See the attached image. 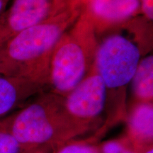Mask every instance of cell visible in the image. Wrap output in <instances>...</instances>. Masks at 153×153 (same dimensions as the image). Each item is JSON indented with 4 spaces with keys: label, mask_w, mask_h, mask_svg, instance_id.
Returning <instances> with one entry per match:
<instances>
[{
    "label": "cell",
    "mask_w": 153,
    "mask_h": 153,
    "mask_svg": "<svg viewBox=\"0 0 153 153\" xmlns=\"http://www.w3.org/2000/svg\"><path fill=\"white\" fill-rule=\"evenodd\" d=\"M82 0L71 1L45 20L23 30L0 48V58L9 76L48 85L51 55L61 36L82 13Z\"/></svg>",
    "instance_id": "cell-1"
},
{
    "label": "cell",
    "mask_w": 153,
    "mask_h": 153,
    "mask_svg": "<svg viewBox=\"0 0 153 153\" xmlns=\"http://www.w3.org/2000/svg\"><path fill=\"white\" fill-rule=\"evenodd\" d=\"M98 45L94 27L82 11L51 55L48 85L55 92L68 94L85 77L94 62Z\"/></svg>",
    "instance_id": "cell-2"
},
{
    "label": "cell",
    "mask_w": 153,
    "mask_h": 153,
    "mask_svg": "<svg viewBox=\"0 0 153 153\" xmlns=\"http://www.w3.org/2000/svg\"><path fill=\"white\" fill-rule=\"evenodd\" d=\"M140 55V49L131 39L111 34L99 42L94 65L107 89H118L131 82Z\"/></svg>",
    "instance_id": "cell-3"
},
{
    "label": "cell",
    "mask_w": 153,
    "mask_h": 153,
    "mask_svg": "<svg viewBox=\"0 0 153 153\" xmlns=\"http://www.w3.org/2000/svg\"><path fill=\"white\" fill-rule=\"evenodd\" d=\"M65 108L59 110L56 104L43 101L25 107L12 118L7 129L19 144H36L48 140L53 136L55 126L71 121Z\"/></svg>",
    "instance_id": "cell-4"
},
{
    "label": "cell",
    "mask_w": 153,
    "mask_h": 153,
    "mask_svg": "<svg viewBox=\"0 0 153 153\" xmlns=\"http://www.w3.org/2000/svg\"><path fill=\"white\" fill-rule=\"evenodd\" d=\"M71 0H14L0 16V48L23 30L45 20Z\"/></svg>",
    "instance_id": "cell-5"
},
{
    "label": "cell",
    "mask_w": 153,
    "mask_h": 153,
    "mask_svg": "<svg viewBox=\"0 0 153 153\" xmlns=\"http://www.w3.org/2000/svg\"><path fill=\"white\" fill-rule=\"evenodd\" d=\"M107 88L94 65L85 78L67 94L65 108L74 120H89L104 108Z\"/></svg>",
    "instance_id": "cell-6"
},
{
    "label": "cell",
    "mask_w": 153,
    "mask_h": 153,
    "mask_svg": "<svg viewBox=\"0 0 153 153\" xmlns=\"http://www.w3.org/2000/svg\"><path fill=\"white\" fill-rule=\"evenodd\" d=\"M82 11L98 35L138 14L140 2V0H82Z\"/></svg>",
    "instance_id": "cell-7"
},
{
    "label": "cell",
    "mask_w": 153,
    "mask_h": 153,
    "mask_svg": "<svg viewBox=\"0 0 153 153\" xmlns=\"http://www.w3.org/2000/svg\"><path fill=\"white\" fill-rule=\"evenodd\" d=\"M43 87L23 76H0V116L11 111L23 99Z\"/></svg>",
    "instance_id": "cell-8"
},
{
    "label": "cell",
    "mask_w": 153,
    "mask_h": 153,
    "mask_svg": "<svg viewBox=\"0 0 153 153\" xmlns=\"http://www.w3.org/2000/svg\"><path fill=\"white\" fill-rule=\"evenodd\" d=\"M132 87L137 98L149 102L153 97V56L145 57L140 61L132 78Z\"/></svg>",
    "instance_id": "cell-9"
},
{
    "label": "cell",
    "mask_w": 153,
    "mask_h": 153,
    "mask_svg": "<svg viewBox=\"0 0 153 153\" xmlns=\"http://www.w3.org/2000/svg\"><path fill=\"white\" fill-rule=\"evenodd\" d=\"M130 126L134 133L143 138L153 135V108L150 102H143L134 108L130 118Z\"/></svg>",
    "instance_id": "cell-10"
},
{
    "label": "cell",
    "mask_w": 153,
    "mask_h": 153,
    "mask_svg": "<svg viewBox=\"0 0 153 153\" xmlns=\"http://www.w3.org/2000/svg\"><path fill=\"white\" fill-rule=\"evenodd\" d=\"M20 146L7 129L0 127V153H18Z\"/></svg>",
    "instance_id": "cell-11"
},
{
    "label": "cell",
    "mask_w": 153,
    "mask_h": 153,
    "mask_svg": "<svg viewBox=\"0 0 153 153\" xmlns=\"http://www.w3.org/2000/svg\"><path fill=\"white\" fill-rule=\"evenodd\" d=\"M140 11L148 20L153 19V0H140Z\"/></svg>",
    "instance_id": "cell-12"
},
{
    "label": "cell",
    "mask_w": 153,
    "mask_h": 153,
    "mask_svg": "<svg viewBox=\"0 0 153 153\" xmlns=\"http://www.w3.org/2000/svg\"><path fill=\"white\" fill-rule=\"evenodd\" d=\"M104 153H133L126 150L121 145L116 142H109L105 144L103 148Z\"/></svg>",
    "instance_id": "cell-13"
},
{
    "label": "cell",
    "mask_w": 153,
    "mask_h": 153,
    "mask_svg": "<svg viewBox=\"0 0 153 153\" xmlns=\"http://www.w3.org/2000/svg\"><path fill=\"white\" fill-rule=\"evenodd\" d=\"M60 153H94L93 149L82 145H70L60 151Z\"/></svg>",
    "instance_id": "cell-14"
},
{
    "label": "cell",
    "mask_w": 153,
    "mask_h": 153,
    "mask_svg": "<svg viewBox=\"0 0 153 153\" xmlns=\"http://www.w3.org/2000/svg\"><path fill=\"white\" fill-rule=\"evenodd\" d=\"M0 76H8L7 69H6L1 58H0Z\"/></svg>",
    "instance_id": "cell-15"
},
{
    "label": "cell",
    "mask_w": 153,
    "mask_h": 153,
    "mask_svg": "<svg viewBox=\"0 0 153 153\" xmlns=\"http://www.w3.org/2000/svg\"><path fill=\"white\" fill-rule=\"evenodd\" d=\"M8 0H0V16L4 11L6 4H7Z\"/></svg>",
    "instance_id": "cell-16"
},
{
    "label": "cell",
    "mask_w": 153,
    "mask_h": 153,
    "mask_svg": "<svg viewBox=\"0 0 153 153\" xmlns=\"http://www.w3.org/2000/svg\"><path fill=\"white\" fill-rule=\"evenodd\" d=\"M146 153H153V151H152V150H149L148 152H147Z\"/></svg>",
    "instance_id": "cell-17"
}]
</instances>
